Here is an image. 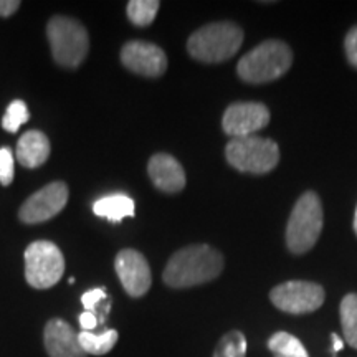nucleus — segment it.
I'll return each mask as SVG.
<instances>
[{
	"instance_id": "obj_25",
	"label": "nucleus",
	"mask_w": 357,
	"mask_h": 357,
	"mask_svg": "<svg viewBox=\"0 0 357 357\" xmlns=\"http://www.w3.org/2000/svg\"><path fill=\"white\" fill-rule=\"evenodd\" d=\"M344 50H346L347 60L351 61L352 66H356L357 68V25L352 26V29L349 30V33L346 35Z\"/></svg>"
},
{
	"instance_id": "obj_10",
	"label": "nucleus",
	"mask_w": 357,
	"mask_h": 357,
	"mask_svg": "<svg viewBox=\"0 0 357 357\" xmlns=\"http://www.w3.org/2000/svg\"><path fill=\"white\" fill-rule=\"evenodd\" d=\"M270 123V111L261 102H234L225 109L222 128L230 137L255 136Z\"/></svg>"
},
{
	"instance_id": "obj_18",
	"label": "nucleus",
	"mask_w": 357,
	"mask_h": 357,
	"mask_svg": "<svg viewBox=\"0 0 357 357\" xmlns=\"http://www.w3.org/2000/svg\"><path fill=\"white\" fill-rule=\"evenodd\" d=\"M268 349L275 357H310L306 347L289 333H275L268 339Z\"/></svg>"
},
{
	"instance_id": "obj_28",
	"label": "nucleus",
	"mask_w": 357,
	"mask_h": 357,
	"mask_svg": "<svg viewBox=\"0 0 357 357\" xmlns=\"http://www.w3.org/2000/svg\"><path fill=\"white\" fill-rule=\"evenodd\" d=\"M331 341H333V356L336 357V356H337V352L341 351L342 347H344V341H342V339L339 337L336 333L331 334Z\"/></svg>"
},
{
	"instance_id": "obj_11",
	"label": "nucleus",
	"mask_w": 357,
	"mask_h": 357,
	"mask_svg": "<svg viewBox=\"0 0 357 357\" xmlns=\"http://www.w3.org/2000/svg\"><path fill=\"white\" fill-rule=\"evenodd\" d=\"M121 61L132 73L147 78L162 77L167 70V56L160 47L141 40L128 42L121 50Z\"/></svg>"
},
{
	"instance_id": "obj_13",
	"label": "nucleus",
	"mask_w": 357,
	"mask_h": 357,
	"mask_svg": "<svg viewBox=\"0 0 357 357\" xmlns=\"http://www.w3.org/2000/svg\"><path fill=\"white\" fill-rule=\"evenodd\" d=\"M43 342L48 357H86L75 329L60 318H53L45 326Z\"/></svg>"
},
{
	"instance_id": "obj_21",
	"label": "nucleus",
	"mask_w": 357,
	"mask_h": 357,
	"mask_svg": "<svg viewBox=\"0 0 357 357\" xmlns=\"http://www.w3.org/2000/svg\"><path fill=\"white\" fill-rule=\"evenodd\" d=\"M213 357H247V337L240 331H230L222 336Z\"/></svg>"
},
{
	"instance_id": "obj_22",
	"label": "nucleus",
	"mask_w": 357,
	"mask_h": 357,
	"mask_svg": "<svg viewBox=\"0 0 357 357\" xmlns=\"http://www.w3.org/2000/svg\"><path fill=\"white\" fill-rule=\"evenodd\" d=\"M30 119V113L26 105L22 100H15L8 105L2 118V128L8 132H17L22 124H25Z\"/></svg>"
},
{
	"instance_id": "obj_1",
	"label": "nucleus",
	"mask_w": 357,
	"mask_h": 357,
	"mask_svg": "<svg viewBox=\"0 0 357 357\" xmlns=\"http://www.w3.org/2000/svg\"><path fill=\"white\" fill-rule=\"evenodd\" d=\"M223 270V257L211 245H190L174 253L162 280L171 288H192L215 280Z\"/></svg>"
},
{
	"instance_id": "obj_17",
	"label": "nucleus",
	"mask_w": 357,
	"mask_h": 357,
	"mask_svg": "<svg viewBox=\"0 0 357 357\" xmlns=\"http://www.w3.org/2000/svg\"><path fill=\"white\" fill-rule=\"evenodd\" d=\"M119 334L116 329H106L105 333L101 334H95V333H88V331H82L78 334V341L82 349L91 356H105L113 349L118 342Z\"/></svg>"
},
{
	"instance_id": "obj_9",
	"label": "nucleus",
	"mask_w": 357,
	"mask_h": 357,
	"mask_svg": "<svg viewBox=\"0 0 357 357\" xmlns=\"http://www.w3.org/2000/svg\"><path fill=\"white\" fill-rule=\"evenodd\" d=\"M68 202V185L65 182H52L35 192L20 207L19 217L24 223H42L60 213Z\"/></svg>"
},
{
	"instance_id": "obj_4",
	"label": "nucleus",
	"mask_w": 357,
	"mask_h": 357,
	"mask_svg": "<svg viewBox=\"0 0 357 357\" xmlns=\"http://www.w3.org/2000/svg\"><path fill=\"white\" fill-rule=\"evenodd\" d=\"M323 230V205L314 192L307 190L298 199L287 227V245L296 255L306 253L318 242Z\"/></svg>"
},
{
	"instance_id": "obj_6",
	"label": "nucleus",
	"mask_w": 357,
	"mask_h": 357,
	"mask_svg": "<svg viewBox=\"0 0 357 357\" xmlns=\"http://www.w3.org/2000/svg\"><path fill=\"white\" fill-rule=\"evenodd\" d=\"M225 158L240 172L266 174L278 166L280 149L273 139L260 136L235 137L225 147Z\"/></svg>"
},
{
	"instance_id": "obj_2",
	"label": "nucleus",
	"mask_w": 357,
	"mask_h": 357,
	"mask_svg": "<svg viewBox=\"0 0 357 357\" xmlns=\"http://www.w3.org/2000/svg\"><path fill=\"white\" fill-rule=\"evenodd\" d=\"M293 52L284 42L266 40L240 58L236 73L243 82L261 84L275 82L291 68Z\"/></svg>"
},
{
	"instance_id": "obj_29",
	"label": "nucleus",
	"mask_w": 357,
	"mask_h": 357,
	"mask_svg": "<svg viewBox=\"0 0 357 357\" xmlns=\"http://www.w3.org/2000/svg\"><path fill=\"white\" fill-rule=\"evenodd\" d=\"M354 231L357 235V207H356V215H354Z\"/></svg>"
},
{
	"instance_id": "obj_15",
	"label": "nucleus",
	"mask_w": 357,
	"mask_h": 357,
	"mask_svg": "<svg viewBox=\"0 0 357 357\" xmlns=\"http://www.w3.org/2000/svg\"><path fill=\"white\" fill-rule=\"evenodd\" d=\"M50 155V141L42 131L30 129L19 139L17 144V159L25 167H38L47 162Z\"/></svg>"
},
{
	"instance_id": "obj_19",
	"label": "nucleus",
	"mask_w": 357,
	"mask_h": 357,
	"mask_svg": "<svg viewBox=\"0 0 357 357\" xmlns=\"http://www.w3.org/2000/svg\"><path fill=\"white\" fill-rule=\"evenodd\" d=\"M339 314H341V326L344 333L346 342L351 347L357 349V294L351 293L342 298L341 306H339Z\"/></svg>"
},
{
	"instance_id": "obj_8",
	"label": "nucleus",
	"mask_w": 357,
	"mask_h": 357,
	"mask_svg": "<svg viewBox=\"0 0 357 357\" xmlns=\"http://www.w3.org/2000/svg\"><path fill=\"white\" fill-rule=\"evenodd\" d=\"M324 298L323 287L311 281H287L275 287L270 293L271 303L289 314H307L319 310Z\"/></svg>"
},
{
	"instance_id": "obj_3",
	"label": "nucleus",
	"mask_w": 357,
	"mask_h": 357,
	"mask_svg": "<svg viewBox=\"0 0 357 357\" xmlns=\"http://www.w3.org/2000/svg\"><path fill=\"white\" fill-rule=\"evenodd\" d=\"M243 32L234 22H215L190 35L187 52L204 63H222L240 50Z\"/></svg>"
},
{
	"instance_id": "obj_12",
	"label": "nucleus",
	"mask_w": 357,
	"mask_h": 357,
	"mask_svg": "<svg viewBox=\"0 0 357 357\" xmlns=\"http://www.w3.org/2000/svg\"><path fill=\"white\" fill-rule=\"evenodd\" d=\"M114 268L124 291L132 298H141L149 291L153 283L149 263L136 250L126 248L116 255Z\"/></svg>"
},
{
	"instance_id": "obj_20",
	"label": "nucleus",
	"mask_w": 357,
	"mask_h": 357,
	"mask_svg": "<svg viewBox=\"0 0 357 357\" xmlns=\"http://www.w3.org/2000/svg\"><path fill=\"white\" fill-rule=\"evenodd\" d=\"M159 7L158 0H131L128 3V17L136 26H147L154 22Z\"/></svg>"
},
{
	"instance_id": "obj_7",
	"label": "nucleus",
	"mask_w": 357,
	"mask_h": 357,
	"mask_svg": "<svg viewBox=\"0 0 357 357\" xmlns=\"http://www.w3.org/2000/svg\"><path fill=\"white\" fill-rule=\"evenodd\" d=\"M25 280L35 289L55 287L65 273V257L55 243L38 240L29 245L24 253Z\"/></svg>"
},
{
	"instance_id": "obj_5",
	"label": "nucleus",
	"mask_w": 357,
	"mask_h": 357,
	"mask_svg": "<svg viewBox=\"0 0 357 357\" xmlns=\"http://www.w3.org/2000/svg\"><path fill=\"white\" fill-rule=\"evenodd\" d=\"M52 55L60 66L78 68L89 50L86 29L70 17H53L47 25Z\"/></svg>"
},
{
	"instance_id": "obj_24",
	"label": "nucleus",
	"mask_w": 357,
	"mask_h": 357,
	"mask_svg": "<svg viewBox=\"0 0 357 357\" xmlns=\"http://www.w3.org/2000/svg\"><path fill=\"white\" fill-rule=\"evenodd\" d=\"M102 300H108V298H106V289L93 288V289H89V291L83 294L82 305L84 306V311L96 312V307Z\"/></svg>"
},
{
	"instance_id": "obj_27",
	"label": "nucleus",
	"mask_w": 357,
	"mask_h": 357,
	"mask_svg": "<svg viewBox=\"0 0 357 357\" xmlns=\"http://www.w3.org/2000/svg\"><path fill=\"white\" fill-rule=\"evenodd\" d=\"M19 0H0V17H10L19 10Z\"/></svg>"
},
{
	"instance_id": "obj_26",
	"label": "nucleus",
	"mask_w": 357,
	"mask_h": 357,
	"mask_svg": "<svg viewBox=\"0 0 357 357\" xmlns=\"http://www.w3.org/2000/svg\"><path fill=\"white\" fill-rule=\"evenodd\" d=\"M78 319H79V326H82L83 331H88V333L95 331V329L98 328V324H100L96 312H91V311L82 312Z\"/></svg>"
},
{
	"instance_id": "obj_16",
	"label": "nucleus",
	"mask_w": 357,
	"mask_h": 357,
	"mask_svg": "<svg viewBox=\"0 0 357 357\" xmlns=\"http://www.w3.org/2000/svg\"><path fill=\"white\" fill-rule=\"evenodd\" d=\"M93 212L111 223H118L123 218L134 215V200L124 194L106 195L93 204Z\"/></svg>"
},
{
	"instance_id": "obj_14",
	"label": "nucleus",
	"mask_w": 357,
	"mask_h": 357,
	"mask_svg": "<svg viewBox=\"0 0 357 357\" xmlns=\"http://www.w3.org/2000/svg\"><path fill=\"white\" fill-rule=\"evenodd\" d=\"M147 172H149L153 184L167 194H176L185 187L184 167L171 154H154L147 164Z\"/></svg>"
},
{
	"instance_id": "obj_23",
	"label": "nucleus",
	"mask_w": 357,
	"mask_h": 357,
	"mask_svg": "<svg viewBox=\"0 0 357 357\" xmlns=\"http://www.w3.org/2000/svg\"><path fill=\"white\" fill-rule=\"evenodd\" d=\"M13 154L8 147H0V184L10 185L13 182Z\"/></svg>"
}]
</instances>
